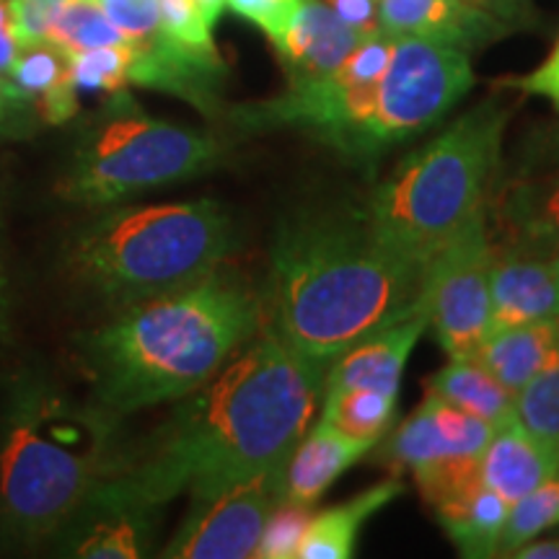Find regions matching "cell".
I'll use <instances>...</instances> for the list:
<instances>
[{"instance_id":"obj_43","label":"cell","mask_w":559,"mask_h":559,"mask_svg":"<svg viewBox=\"0 0 559 559\" xmlns=\"http://www.w3.org/2000/svg\"><path fill=\"white\" fill-rule=\"evenodd\" d=\"M194 3L200 5L202 16L207 19L210 26H215L223 16V11H226V0H194Z\"/></svg>"},{"instance_id":"obj_12","label":"cell","mask_w":559,"mask_h":559,"mask_svg":"<svg viewBox=\"0 0 559 559\" xmlns=\"http://www.w3.org/2000/svg\"><path fill=\"white\" fill-rule=\"evenodd\" d=\"M275 477H254L221 492L192 498V508L174 539L160 551L171 559L254 557L264 523L280 502Z\"/></svg>"},{"instance_id":"obj_23","label":"cell","mask_w":559,"mask_h":559,"mask_svg":"<svg viewBox=\"0 0 559 559\" xmlns=\"http://www.w3.org/2000/svg\"><path fill=\"white\" fill-rule=\"evenodd\" d=\"M559 345V321L495 330L481 342L477 358L513 394L526 386Z\"/></svg>"},{"instance_id":"obj_9","label":"cell","mask_w":559,"mask_h":559,"mask_svg":"<svg viewBox=\"0 0 559 559\" xmlns=\"http://www.w3.org/2000/svg\"><path fill=\"white\" fill-rule=\"evenodd\" d=\"M469 52L419 37H394L386 73L360 135L358 160H370L443 120L474 88Z\"/></svg>"},{"instance_id":"obj_35","label":"cell","mask_w":559,"mask_h":559,"mask_svg":"<svg viewBox=\"0 0 559 559\" xmlns=\"http://www.w3.org/2000/svg\"><path fill=\"white\" fill-rule=\"evenodd\" d=\"M99 5L130 45L160 32L158 0H99Z\"/></svg>"},{"instance_id":"obj_44","label":"cell","mask_w":559,"mask_h":559,"mask_svg":"<svg viewBox=\"0 0 559 559\" xmlns=\"http://www.w3.org/2000/svg\"><path fill=\"white\" fill-rule=\"evenodd\" d=\"M557 264H559V260H557Z\"/></svg>"},{"instance_id":"obj_21","label":"cell","mask_w":559,"mask_h":559,"mask_svg":"<svg viewBox=\"0 0 559 559\" xmlns=\"http://www.w3.org/2000/svg\"><path fill=\"white\" fill-rule=\"evenodd\" d=\"M9 79L34 102L41 122L62 124L79 115V91L70 79V58L52 41L21 45Z\"/></svg>"},{"instance_id":"obj_7","label":"cell","mask_w":559,"mask_h":559,"mask_svg":"<svg viewBox=\"0 0 559 559\" xmlns=\"http://www.w3.org/2000/svg\"><path fill=\"white\" fill-rule=\"evenodd\" d=\"M223 156L213 132L156 120L120 91L81 130L58 192L75 205L109 207L200 177Z\"/></svg>"},{"instance_id":"obj_20","label":"cell","mask_w":559,"mask_h":559,"mask_svg":"<svg viewBox=\"0 0 559 559\" xmlns=\"http://www.w3.org/2000/svg\"><path fill=\"white\" fill-rule=\"evenodd\" d=\"M404 492L402 479L391 477L379 485L362 489L360 495L340 506L321 510L311 515L304 542L298 547V559H347L355 555L358 536L370 515H376L389 502H394Z\"/></svg>"},{"instance_id":"obj_13","label":"cell","mask_w":559,"mask_h":559,"mask_svg":"<svg viewBox=\"0 0 559 559\" xmlns=\"http://www.w3.org/2000/svg\"><path fill=\"white\" fill-rule=\"evenodd\" d=\"M264 34L275 47L290 86L326 79L366 39L324 0H293L290 9Z\"/></svg>"},{"instance_id":"obj_39","label":"cell","mask_w":559,"mask_h":559,"mask_svg":"<svg viewBox=\"0 0 559 559\" xmlns=\"http://www.w3.org/2000/svg\"><path fill=\"white\" fill-rule=\"evenodd\" d=\"M290 3L293 0H226V9L234 11L236 16L251 21L264 32L290 9Z\"/></svg>"},{"instance_id":"obj_6","label":"cell","mask_w":559,"mask_h":559,"mask_svg":"<svg viewBox=\"0 0 559 559\" xmlns=\"http://www.w3.org/2000/svg\"><path fill=\"white\" fill-rule=\"evenodd\" d=\"M508 109L481 102L407 158L376 187L366 218L404 260L428 267L474 215L485 210L498 171Z\"/></svg>"},{"instance_id":"obj_34","label":"cell","mask_w":559,"mask_h":559,"mask_svg":"<svg viewBox=\"0 0 559 559\" xmlns=\"http://www.w3.org/2000/svg\"><path fill=\"white\" fill-rule=\"evenodd\" d=\"M41 128L39 109L9 75L0 73V140H29Z\"/></svg>"},{"instance_id":"obj_16","label":"cell","mask_w":559,"mask_h":559,"mask_svg":"<svg viewBox=\"0 0 559 559\" xmlns=\"http://www.w3.org/2000/svg\"><path fill=\"white\" fill-rule=\"evenodd\" d=\"M381 32L474 50L502 34V24L477 0H379Z\"/></svg>"},{"instance_id":"obj_28","label":"cell","mask_w":559,"mask_h":559,"mask_svg":"<svg viewBox=\"0 0 559 559\" xmlns=\"http://www.w3.org/2000/svg\"><path fill=\"white\" fill-rule=\"evenodd\" d=\"M45 39L60 47L68 58L75 52L94 50V47L128 41L102 11L99 0H68L58 11V16L52 19Z\"/></svg>"},{"instance_id":"obj_5","label":"cell","mask_w":559,"mask_h":559,"mask_svg":"<svg viewBox=\"0 0 559 559\" xmlns=\"http://www.w3.org/2000/svg\"><path fill=\"white\" fill-rule=\"evenodd\" d=\"M234 249V221L218 202H158L88 221L70 239L66 264L83 288L122 309L213 275Z\"/></svg>"},{"instance_id":"obj_30","label":"cell","mask_w":559,"mask_h":559,"mask_svg":"<svg viewBox=\"0 0 559 559\" xmlns=\"http://www.w3.org/2000/svg\"><path fill=\"white\" fill-rule=\"evenodd\" d=\"M559 526V474L544 481L508 510L506 528H502L498 555L513 557L523 544L534 542L544 531Z\"/></svg>"},{"instance_id":"obj_1","label":"cell","mask_w":559,"mask_h":559,"mask_svg":"<svg viewBox=\"0 0 559 559\" xmlns=\"http://www.w3.org/2000/svg\"><path fill=\"white\" fill-rule=\"evenodd\" d=\"M326 370L262 321L205 386L185 396L190 402L156 449L111 472L86 508L148 513L185 492L205 498L254 477L283 481L324 396Z\"/></svg>"},{"instance_id":"obj_19","label":"cell","mask_w":559,"mask_h":559,"mask_svg":"<svg viewBox=\"0 0 559 559\" xmlns=\"http://www.w3.org/2000/svg\"><path fill=\"white\" fill-rule=\"evenodd\" d=\"M559 474V456L523 428L521 419L492 432L479 461L481 485L508 506Z\"/></svg>"},{"instance_id":"obj_8","label":"cell","mask_w":559,"mask_h":559,"mask_svg":"<svg viewBox=\"0 0 559 559\" xmlns=\"http://www.w3.org/2000/svg\"><path fill=\"white\" fill-rule=\"evenodd\" d=\"M394 37L373 34L347 55V60L311 83H288L275 99L239 104L228 109V122L241 132L296 128L311 132L345 156L358 158L360 135L376 104V91L386 73Z\"/></svg>"},{"instance_id":"obj_40","label":"cell","mask_w":559,"mask_h":559,"mask_svg":"<svg viewBox=\"0 0 559 559\" xmlns=\"http://www.w3.org/2000/svg\"><path fill=\"white\" fill-rule=\"evenodd\" d=\"M13 340V296L9 264H5L3 251V230H0V347L11 345Z\"/></svg>"},{"instance_id":"obj_24","label":"cell","mask_w":559,"mask_h":559,"mask_svg":"<svg viewBox=\"0 0 559 559\" xmlns=\"http://www.w3.org/2000/svg\"><path fill=\"white\" fill-rule=\"evenodd\" d=\"M510 506L492 489L479 485L436 508L440 528L466 559L498 557Z\"/></svg>"},{"instance_id":"obj_11","label":"cell","mask_w":559,"mask_h":559,"mask_svg":"<svg viewBox=\"0 0 559 559\" xmlns=\"http://www.w3.org/2000/svg\"><path fill=\"white\" fill-rule=\"evenodd\" d=\"M492 260L495 249L487 239V215L481 210L425 267L419 300L428 311V326L449 358H474L492 332Z\"/></svg>"},{"instance_id":"obj_26","label":"cell","mask_w":559,"mask_h":559,"mask_svg":"<svg viewBox=\"0 0 559 559\" xmlns=\"http://www.w3.org/2000/svg\"><path fill=\"white\" fill-rule=\"evenodd\" d=\"M515 415L531 436L559 456V345L539 373L515 394Z\"/></svg>"},{"instance_id":"obj_4","label":"cell","mask_w":559,"mask_h":559,"mask_svg":"<svg viewBox=\"0 0 559 559\" xmlns=\"http://www.w3.org/2000/svg\"><path fill=\"white\" fill-rule=\"evenodd\" d=\"M109 417L45 379H19L0 417V531L13 544L60 534L109 477Z\"/></svg>"},{"instance_id":"obj_32","label":"cell","mask_w":559,"mask_h":559,"mask_svg":"<svg viewBox=\"0 0 559 559\" xmlns=\"http://www.w3.org/2000/svg\"><path fill=\"white\" fill-rule=\"evenodd\" d=\"M311 508L293 506L280 500L264 523L262 539L257 544L254 557L260 559H296L306 528L311 523Z\"/></svg>"},{"instance_id":"obj_27","label":"cell","mask_w":559,"mask_h":559,"mask_svg":"<svg viewBox=\"0 0 559 559\" xmlns=\"http://www.w3.org/2000/svg\"><path fill=\"white\" fill-rule=\"evenodd\" d=\"M500 223L528 247H547L559 241V181L544 194L519 187L502 200Z\"/></svg>"},{"instance_id":"obj_2","label":"cell","mask_w":559,"mask_h":559,"mask_svg":"<svg viewBox=\"0 0 559 559\" xmlns=\"http://www.w3.org/2000/svg\"><path fill=\"white\" fill-rule=\"evenodd\" d=\"M423 275L425 267L376 236L366 213H300L272 239L264 321L330 368L345 349L415 309Z\"/></svg>"},{"instance_id":"obj_18","label":"cell","mask_w":559,"mask_h":559,"mask_svg":"<svg viewBox=\"0 0 559 559\" xmlns=\"http://www.w3.org/2000/svg\"><path fill=\"white\" fill-rule=\"evenodd\" d=\"M376 443L349 438L332 425L319 423L304 432L293 449L280 485V500L293 506L313 508L324 492L355 466Z\"/></svg>"},{"instance_id":"obj_22","label":"cell","mask_w":559,"mask_h":559,"mask_svg":"<svg viewBox=\"0 0 559 559\" xmlns=\"http://www.w3.org/2000/svg\"><path fill=\"white\" fill-rule=\"evenodd\" d=\"M425 394L485 419L495 430L519 419L513 391L502 386L477 358H449V366L425 381Z\"/></svg>"},{"instance_id":"obj_25","label":"cell","mask_w":559,"mask_h":559,"mask_svg":"<svg viewBox=\"0 0 559 559\" xmlns=\"http://www.w3.org/2000/svg\"><path fill=\"white\" fill-rule=\"evenodd\" d=\"M400 396L379 389H337L321 396V423L349 438L379 445V438L394 425Z\"/></svg>"},{"instance_id":"obj_42","label":"cell","mask_w":559,"mask_h":559,"mask_svg":"<svg viewBox=\"0 0 559 559\" xmlns=\"http://www.w3.org/2000/svg\"><path fill=\"white\" fill-rule=\"evenodd\" d=\"M16 52H19L16 37H11V34H0V73L9 75Z\"/></svg>"},{"instance_id":"obj_36","label":"cell","mask_w":559,"mask_h":559,"mask_svg":"<svg viewBox=\"0 0 559 559\" xmlns=\"http://www.w3.org/2000/svg\"><path fill=\"white\" fill-rule=\"evenodd\" d=\"M66 3L68 0H11L13 34H16L19 47L45 39L52 19Z\"/></svg>"},{"instance_id":"obj_3","label":"cell","mask_w":559,"mask_h":559,"mask_svg":"<svg viewBox=\"0 0 559 559\" xmlns=\"http://www.w3.org/2000/svg\"><path fill=\"white\" fill-rule=\"evenodd\" d=\"M262 321L260 293L221 267L179 290L122 306L79 347L102 409L132 415L205 386Z\"/></svg>"},{"instance_id":"obj_29","label":"cell","mask_w":559,"mask_h":559,"mask_svg":"<svg viewBox=\"0 0 559 559\" xmlns=\"http://www.w3.org/2000/svg\"><path fill=\"white\" fill-rule=\"evenodd\" d=\"M86 534L75 539L70 555L88 559H135L145 555V513L140 510H102Z\"/></svg>"},{"instance_id":"obj_14","label":"cell","mask_w":559,"mask_h":559,"mask_svg":"<svg viewBox=\"0 0 559 559\" xmlns=\"http://www.w3.org/2000/svg\"><path fill=\"white\" fill-rule=\"evenodd\" d=\"M130 47V83L179 96L205 117H221L226 66L218 50L207 52L179 45L164 32V26L158 34Z\"/></svg>"},{"instance_id":"obj_38","label":"cell","mask_w":559,"mask_h":559,"mask_svg":"<svg viewBox=\"0 0 559 559\" xmlns=\"http://www.w3.org/2000/svg\"><path fill=\"white\" fill-rule=\"evenodd\" d=\"M347 26L358 29L362 37L381 34L379 0H324Z\"/></svg>"},{"instance_id":"obj_17","label":"cell","mask_w":559,"mask_h":559,"mask_svg":"<svg viewBox=\"0 0 559 559\" xmlns=\"http://www.w3.org/2000/svg\"><path fill=\"white\" fill-rule=\"evenodd\" d=\"M492 332L508 326L559 321V264L523 251H495L489 270ZM489 332V334H492Z\"/></svg>"},{"instance_id":"obj_31","label":"cell","mask_w":559,"mask_h":559,"mask_svg":"<svg viewBox=\"0 0 559 559\" xmlns=\"http://www.w3.org/2000/svg\"><path fill=\"white\" fill-rule=\"evenodd\" d=\"M132 47L130 41L122 45L94 47L70 55V79L75 91L86 94H120L130 83Z\"/></svg>"},{"instance_id":"obj_15","label":"cell","mask_w":559,"mask_h":559,"mask_svg":"<svg viewBox=\"0 0 559 559\" xmlns=\"http://www.w3.org/2000/svg\"><path fill=\"white\" fill-rule=\"evenodd\" d=\"M425 330H428V311L419 300L409 313L345 349L326 370L324 391L379 389L400 396L404 368Z\"/></svg>"},{"instance_id":"obj_10","label":"cell","mask_w":559,"mask_h":559,"mask_svg":"<svg viewBox=\"0 0 559 559\" xmlns=\"http://www.w3.org/2000/svg\"><path fill=\"white\" fill-rule=\"evenodd\" d=\"M495 428L485 419L425 394L386 443V461L415 477L430 508L479 487V461Z\"/></svg>"},{"instance_id":"obj_33","label":"cell","mask_w":559,"mask_h":559,"mask_svg":"<svg viewBox=\"0 0 559 559\" xmlns=\"http://www.w3.org/2000/svg\"><path fill=\"white\" fill-rule=\"evenodd\" d=\"M158 16L164 32L179 45L192 47V50H215L213 26L202 16L194 0H158Z\"/></svg>"},{"instance_id":"obj_41","label":"cell","mask_w":559,"mask_h":559,"mask_svg":"<svg viewBox=\"0 0 559 559\" xmlns=\"http://www.w3.org/2000/svg\"><path fill=\"white\" fill-rule=\"evenodd\" d=\"M513 557L519 559H559V539L547 542H528L515 551Z\"/></svg>"},{"instance_id":"obj_37","label":"cell","mask_w":559,"mask_h":559,"mask_svg":"<svg viewBox=\"0 0 559 559\" xmlns=\"http://www.w3.org/2000/svg\"><path fill=\"white\" fill-rule=\"evenodd\" d=\"M502 86L519 88L523 94L542 96V99L551 102V107L559 111V41L539 68L531 70L528 75H521V79L502 81Z\"/></svg>"}]
</instances>
